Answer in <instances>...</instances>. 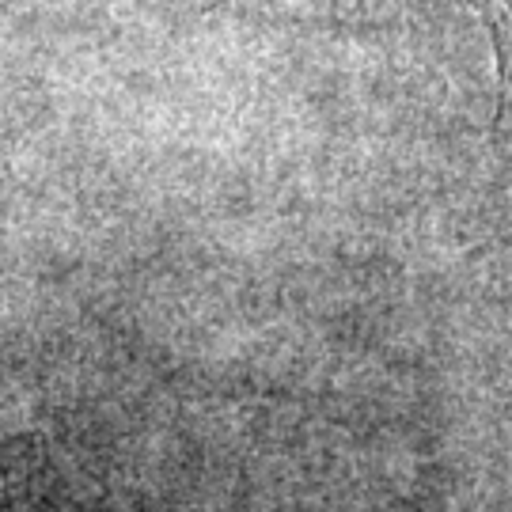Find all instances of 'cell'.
Returning a JSON list of instances; mask_svg holds the SVG:
<instances>
[{
	"instance_id": "obj_1",
	"label": "cell",
	"mask_w": 512,
	"mask_h": 512,
	"mask_svg": "<svg viewBox=\"0 0 512 512\" xmlns=\"http://www.w3.org/2000/svg\"><path fill=\"white\" fill-rule=\"evenodd\" d=\"M490 27L497 42V65H501V118L512 133V0H494Z\"/></svg>"
}]
</instances>
